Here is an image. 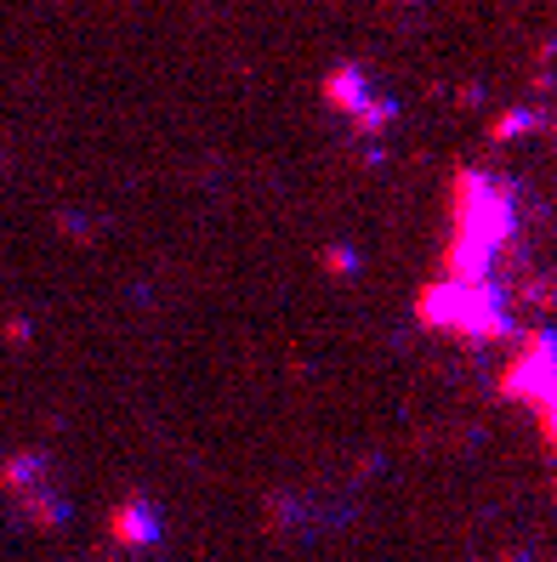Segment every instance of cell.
<instances>
[{"mask_svg": "<svg viewBox=\"0 0 557 562\" xmlns=\"http://www.w3.org/2000/svg\"><path fill=\"white\" fill-rule=\"evenodd\" d=\"M324 97H331V109H342V114H353V120L370 109L365 75H358L353 63H342V69H331V75H324Z\"/></svg>", "mask_w": 557, "mask_h": 562, "instance_id": "cell-1", "label": "cell"}]
</instances>
